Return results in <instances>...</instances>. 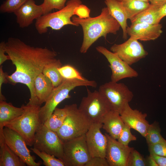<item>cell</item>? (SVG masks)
<instances>
[{
  "mask_svg": "<svg viewBox=\"0 0 166 166\" xmlns=\"http://www.w3.org/2000/svg\"><path fill=\"white\" fill-rule=\"evenodd\" d=\"M6 53L9 56L16 70L6 75L9 83H20L29 89L30 97L28 104L39 105L34 88L36 77L42 72L44 66L56 60L57 53L46 48L28 45L17 38H9L6 42Z\"/></svg>",
  "mask_w": 166,
  "mask_h": 166,
  "instance_id": "obj_1",
  "label": "cell"
},
{
  "mask_svg": "<svg viewBox=\"0 0 166 166\" xmlns=\"http://www.w3.org/2000/svg\"><path fill=\"white\" fill-rule=\"evenodd\" d=\"M72 20L82 28L83 38L80 51L83 53H86L100 38L103 37L106 39L108 34H116L121 27L109 14L107 7L102 8L100 14L96 17L81 18L73 16Z\"/></svg>",
  "mask_w": 166,
  "mask_h": 166,
  "instance_id": "obj_2",
  "label": "cell"
},
{
  "mask_svg": "<svg viewBox=\"0 0 166 166\" xmlns=\"http://www.w3.org/2000/svg\"><path fill=\"white\" fill-rule=\"evenodd\" d=\"M23 113L14 120L5 123L4 127L16 132L25 140L27 145H33L36 132L41 124L39 119L41 106L38 105L23 104Z\"/></svg>",
  "mask_w": 166,
  "mask_h": 166,
  "instance_id": "obj_3",
  "label": "cell"
},
{
  "mask_svg": "<svg viewBox=\"0 0 166 166\" xmlns=\"http://www.w3.org/2000/svg\"><path fill=\"white\" fill-rule=\"evenodd\" d=\"M97 85L96 81L93 80L64 79L60 85L54 87L44 105L40 107L39 115L41 124H44L59 103L70 97L69 93L72 90L78 86L96 87Z\"/></svg>",
  "mask_w": 166,
  "mask_h": 166,
  "instance_id": "obj_4",
  "label": "cell"
},
{
  "mask_svg": "<svg viewBox=\"0 0 166 166\" xmlns=\"http://www.w3.org/2000/svg\"><path fill=\"white\" fill-rule=\"evenodd\" d=\"M81 4V0H69L62 9L55 12L42 15L36 20L35 26L37 31L42 34L46 33L48 28L59 30L66 25L79 26L73 22L71 19L74 15L75 8Z\"/></svg>",
  "mask_w": 166,
  "mask_h": 166,
  "instance_id": "obj_5",
  "label": "cell"
},
{
  "mask_svg": "<svg viewBox=\"0 0 166 166\" xmlns=\"http://www.w3.org/2000/svg\"><path fill=\"white\" fill-rule=\"evenodd\" d=\"M64 108L66 116L62 126L57 132L63 142L85 134L92 124L76 104L66 105Z\"/></svg>",
  "mask_w": 166,
  "mask_h": 166,
  "instance_id": "obj_6",
  "label": "cell"
},
{
  "mask_svg": "<svg viewBox=\"0 0 166 166\" xmlns=\"http://www.w3.org/2000/svg\"><path fill=\"white\" fill-rule=\"evenodd\" d=\"M87 96L82 98L78 108L92 123H102L105 115L111 110L109 104L98 90L92 92L87 88Z\"/></svg>",
  "mask_w": 166,
  "mask_h": 166,
  "instance_id": "obj_7",
  "label": "cell"
},
{
  "mask_svg": "<svg viewBox=\"0 0 166 166\" xmlns=\"http://www.w3.org/2000/svg\"><path fill=\"white\" fill-rule=\"evenodd\" d=\"M98 91L108 101L111 110L120 114L134 96L124 83L112 81L100 85Z\"/></svg>",
  "mask_w": 166,
  "mask_h": 166,
  "instance_id": "obj_8",
  "label": "cell"
},
{
  "mask_svg": "<svg viewBox=\"0 0 166 166\" xmlns=\"http://www.w3.org/2000/svg\"><path fill=\"white\" fill-rule=\"evenodd\" d=\"M63 142L62 161L65 166H84L91 158L87 147L85 134Z\"/></svg>",
  "mask_w": 166,
  "mask_h": 166,
  "instance_id": "obj_9",
  "label": "cell"
},
{
  "mask_svg": "<svg viewBox=\"0 0 166 166\" xmlns=\"http://www.w3.org/2000/svg\"><path fill=\"white\" fill-rule=\"evenodd\" d=\"M63 144V141L56 132L41 124L35 134L33 146L34 148L53 155L62 161Z\"/></svg>",
  "mask_w": 166,
  "mask_h": 166,
  "instance_id": "obj_10",
  "label": "cell"
},
{
  "mask_svg": "<svg viewBox=\"0 0 166 166\" xmlns=\"http://www.w3.org/2000/svg\"><path fill=\"white\" fill-rule=\"evenodd\" d=\"M2 132L5 143L28 166H39L42 163L35 161V157L31 155L24 139L14 130L4 127Z\"/></svg>",
  "mask_w": 166,
  "mask_h": 166,
  "instance_id": "obj_11",
  "label": "cell"
},
{
  "mask_svg": "<svg viewBox=\"0 0 166 166\" xmlns=\"http://www.w3.org/2000/svg\"><path fill=\"white\" fill-rule=\"evenodd\" d=\"M97 51L103 54L109 63L112 71L111 81L118 82L122 79L136 77L138 72L121 59L115 53L101 46L96 48Z\"/></svg>",
  "mask_w": 166,
  "mask_h": 166,
  "instance_id": "obj_12",
  "label": "cell"
},
{
  "mask_svg": "<svg viewBox=\"0 0 166 166\" xmlns=\"http://www.w3.org/2000/svg\"><path fill=\"white\" fill-rule=\"evenodd\" d=\"M110 50L130 65L145 57L148 54L138 40L130 37L122 43L114 44L110 47Z\"/></svg>",
  "mask_w": 166,
  "mask_h": 166,
  "instance_id": "obj_13",
  "label": "cell"
},
{
  "mask_svg": "<svg viewBox=\"0 0 166 166\" xmlns=\"http://www.w3.org/2000/svg\"><path fill=\"white\" fill-rule=\"evenodd\" d=\"M101 123H92L85 134L87 147L91 157L105 158L107 144L106 135L102 134Z\"/></svg>",
  "mask_w": 166,
  "mask_h": 166,
  "instance_id": "obj_14",
  "label": "cell"
},
{
  "mask_svg": "<svg viewBox=\"0 0 166 166\" xmlns=\"http://www.w3.org/2000/svg\"><path fill=\"white\" fill-rule=\"evenodd\" d=\"M105 134L107 139L105 158L109 166H128L129 155L134 148L124 145L109 134Z\"/></svg>",
  "mask_w": 166,
  "mask_h": 166,
  "instance_id": "obj_15",
  "label": "cell"
},
{
  "mask_svg": "<svg viewBox=\"0 0 166 166\" xmlns=\"http://www.w3.org/2000/svg\"><path fill=\"white\" fill-rule=\"evenodd\" d=\"M124 124L138 132L145 138L149 125L146 118L147 115L137 109H132L129 103L120 113Z\"/></svg>",
  "mask_w": 166,
  "mask_h": 166,
  "instance_id": "obj_16",
  "label": "cell"
},
{
  "mask_svg": "<svg viewBox=\"0 0 166 166\" xmlns=\"http://www.w3.org/2000/svg\"><path fill=\"white\" fill-rule=\"evenodd\" d=\"M162 26L160 23L151 24L145 23L132 24L127 28V33L130 37L143 41L155 40L163 32Z\"/></svg>",
  "mask_w": 166,
  "mask_h": 166,
  "instance_id": "obj_17",
  "label": "cell"
},
{
  "mask_svg": "<svg viewBox=\"0 0 166 166\" xmlns=\"http://www.w3.org/2000/svg\"><path fill=\"white\" fill-rule=\"evenodd\" d=\"M16 22L22 28L27 27L33 21L43 14L41 4L37 5L34 0H28L14 13Z\"/></svg>",
  "mask_w": 166,
  "mask_h": 166,
  "instance_id": "obj_18",
  "label": "cell"
},
{
  "mask_svg": "<svg viewBox=\"0 0 166 166\" xmlns=\"http://www.w3.org/2000/svg\"><path fill=\"white\" fill-rule=\"evenodd\" d=\"M102 123V128L110 136L117 140L124 124L120 114L111 110L105 115Z\"/></svg>",
  "mask_w": 166,
  "mask_h": 166,
  "instance_id": "obj_19",
  "label": "cell"
},
{
  "mask_svg": "<svg viewBox=\"0 0 166 166\" xmlns=\"http://www.w3.org/2000/svg\"><path fill=\"white\" fill-rule=\"evenodd\" d=\"M34 85L36 96L41 106L47 100L54 87L51 80L42 73L35 78Z\"/></svg>",
  "mask_w": 166,
  "mask_h": 166,
  "instance_id": "obj_20",
  "label": "cell"
},
{
  "mask_svg": "<svg viewBox=\"0 0 166 166\" xmlns=\"http://www.w3.org/2000/svg\"><path fill=\"white\" fill-rule=\"evenodd\" d=\"M25 162L5 143L0 133V166H26Z\"/></svg>",
  "mask_w": 166,
  "mask_h": 166,
  "instance_id": "obj_21",
  "label": "cell"
},
{
  "mask_svg": "<svg viewBox=\"0 0 166 166\" xmlns=\"http://www.w3.org/2000/svg\"><path fill=\"white\" fill-rule=\"evenodd\" d=\"M108 11L112 16L119 23L122 30L123 38L126 40L128 34L127 14L123 7L117 0H105Z\"/></svg>",
  "mask_w": 166,
  "mask_h": 166,
  "instance_id": "obj_22",
  "label": "cell"
},
{
  "mask_svg": "<svg viewBox=\"0 0 166 166\" xmlns=\"http://www.w3.org/2000/svg\"><path fill=\"white\" fill-rule=\"evenodd\" d=\"M24 111L23 105L18 108L14 106L11 103L0 101V131L2 130L5 123L20 116Z\"/></svg>",
  "mask_w": 166,
  "mask_h": 166,
  "instance_id": "obj_23",
  "label": "cell"
},
{
  "mask_svg": "<svg viewBox=\"0 0 166 166\" xmlns=\"http://www.w3.org/2000/svg\"><path fill=\"white\" fill-rule=\"evenodd\" d=\"M161 6L150 4L147 8L138 13L130 20L132 24L145 23L151 24L159 23V9Z\"/></svg>",
  "mask_w": 166,
  "mask_h": 166,
  "instance_id": "obj_24",
  "label": "cell"
},
{
  "mask_svg": "<svg viewBox=\"0 0 166 166\" xmlns=\"http://www.w3.org/2000/svg\"><path fill=\"white\" fill-rule=\"evenodd\" d=\"M124 8L128 19L134 16L148 7L149 2L139 0H117Z\"/></svg>",
  "mask_w": 166,
  "mask_h": 166,
  "instance_id": "obj_25",
  "label": "cell"
},
{
  "mask_svg": "<svg viewBox=\"0 0 166 166\" xmlns=\"http://www.w3.org/2000/svg\"><path fill=\"white\" fill-rule=\"evenodd\" d=\"M62 66L61 61L56 59L46 64L43 69L42 73L51 80L54 87L60 85L64 80L58 70Z\"/></svg>",
  "mask_w": 166,
  "mask_h": 166,
  "instance_id": "obj_26",
  "label": "cell"
},
{
  "mask_svg": "<svg viewBox=\"0 0 166 166\" xmlns=\"http://www.w3.org/2000/svg\"><path fill=\"white\" fill-rule=\"evenodd\" d=\"M66 116V111L63 108L56 107L44 124L50 130L57 132L62 126Z\"/></svg>",
  "mask_w": 166,
  "mask_h": 166,
  "instance_id": "obj_27",
  "label": "cell"
},
{
  "mask_svg": "<svg viewBox=\"0 0 166 166\" xmlns=\"http://www.w3.org/2000/svg\"><path fill=\"white\" fill-rule=\"evenodd\" d=\"M161 131L160 125L158 122L155 121L149 124L145 138L148 146L156 144L165 140L161 134Z\"/></svg>",
  "mask_w": 166,
  "mask_h": 166,
  "instance_id": "obj_28",
  "label": "cell"
},
{
  "mask_svg": "<svg viewBox=\"0 0 166 166\" xmlns=\"http://www.w3.org/2000/svg\"><path fill=\"white\" fill-rule=\"evenodd\" d=\"M30 150L39 156L43 161V164L45 166H65L63 162L53 155L40 151L35 148Z\"/></svg>",
  "mask_w": 166,
  "mask_h": 166,
  "instance_id": "obj_29",
  "label": "cell"
},
{
  "mask_svg": "<svg viewBox=\"0 0 166 166\" xmlns=\"http://www.w3.org/2000/svg\"><path fill=\"white\" fill-rule=\"evenodd\" d=\"M59 71L64 79L87 80L74 67L70 65H66L58 68Z\"/></svg>",
  "mask_w": 166,
  "mask_h": 166,
  "instance_id": "obj_30",
  "label": "cell"
},
{
  "mask_svg": "<svg viewBox=\"0 0 166 166\" xmlns=\"http://www.w3.org/2000/svg\"><path fill=\"white\" fill-rule=\"evenodd\" d=\"M28 0H6L0 6V11L3 13H14Z\"/></svg>",
  "mask_w": 166,
  "mask_h": 166,
  "instance_id": "obj_31",
  "label": "cell"
},
{
  "mask_svg": "<svg viewBox=\"0 0 166 166\" xmlns=\"http://www.w3.org/2000/svg\"><path fill=\"white\" fill-rule=\"evenodd\" d=\"M67 0H44L41 4L43 14L49 13L53 10H60L65 6Z\"/></svg>",
  "mask_w": 166,
  "mask_h": 166,
  "instance_id": "obj_32",
  "label": "cell"
},
{
  "mask_svg": "<svg viewBox=\"0 0 166 166\" xmlns=\"http://www.w3.org/2000/svg\"><path fill=\"white\" fill-rule=\"evenodd\" d=\"M146 159L134 148L131 152L128 158V166H146Z\"/></svg>",
  "mask_w": 166,
  "mask_h": 166,
  "instance_id": "obj_33",
  "label": "cell"
},
{
  "mask_svg": "<svg viewBox=\"0 0 166 166\" xmlns=\"http://www.w3.org/2000/svg\"><path fill=\"white\" fill-rule=\"evenodd\" d=\"M131 128L124 124L123 128L118 138L117 141L121 144L128 146L131 141L137 140L136 137L133 135L130 130Z\"/></svg>",
  "mask_w": 166,
  "mask_h": 166,
  "instance_id": "obj_34",
  "label": "cell"
},
{
  "mask_svg": "<svg viewBox=\"0 0 166 166\" xmlns=\"http://www.w3.org/2000/svg\"><path fill=\"white\" fill-rule=\"evenodd\" d=\"M149 153L166 157V140L156 144L148 146Z\"/></svg>",
  "mask_w": 166,
  "mask_h": 166,
  "instance_id": "obj_35",
  "label": "cell"
},
{
  "mask_svg": "<svg viewBox=\"0 0 166 166\" xmlns=\"http://www.w3.org/2000/svg\"><path fill=\"white\" fill-rule=\"evenodd\" d=\"M84 166H109L105 158L99 156L91 157Z\"/></svg>",
  "mask_w": 166,
  "mask_h": 166,
  "instance_id": "obj_36",
  "label": "cell"
},
{
  "mask_svg": "<svg viewBox=\"0 0 166 166\" xmlns=\"http://www.w3.org/2000/svg\"><path fill=\"white\" fill-rule=\"evenodd\" d=\"M90 10L86 5L82 4L76 7L74 10V14L80 18H85L90 17Z\"/></svg>",
  "mask_w": 166,
  "mask_h": 166,
  "instance_id": "obj_37",
  "label": "cell"
},
{
  "mask_svg": "<svg viewBox=\"0 0 166 166\" xmlns=\"http://www.w3.org/2000/svg\"><path fill=\"white\" fill-rule=\"evenodd\" d=\"M7 73H5L3 70L2 66L0 65V101H6V99L4 96L2 94V87L3 83H8L6 75Z\"/></svg>",
  "mask_w": 166,
  "mask_h": 166,
  "instance_id": "obj_38",
  "label": "cell"
},
{
  "mask_svg": "<svg viewBox=\"0 0 166 166\" xmlns=\"http://www.w3.org/2000/svg\"><path fill=\"white\" fill-rule=\"evenodd\" d=\"M6 42H2L0 43V65L6 61L10 60V57L7 55H6Z\"/></svg>",
  "mask_w": 166,
  "mask_h": 166,
  "instance_id": "obj_39",
  "label": "cell"
},
{
  "mask_svg": "<svg viewBox=\"0 0 166 166\" xmlns=\"http://www.w3.org/2000/svg\"><path fill=\"white\" fill-rule=\"evenodd\" d=\"M150 154L155 159L158 166H166V157Z\"/></svg>",
  "mask_w": 166,
  "mask_h": 166,
  "instance_id": "obj_40",
  "label": "cell"
},
{
  "mask_svg": "<svg viewBox=\"0 0 166 166\" xmlns=\"http://www.w3.org/2000/svg\"><path fill=\"white\" fill-rule=\"evenodd\" d=\"M147 166H158L156 161L150 154L146 158Z\"/></svg>",
  "mask_w": 166,
  "mask_h": 166,
  "instance_id": "obj_41",
  "label": "cell"
},
{
  "mask_svg": "<svg viewBox=\"0 0 166 166\" xmlns=\"http://www.w3.org/2000/svg\"><path fill=\"white\" fill-rule=\"evenodd\" d=\"M159 12L160 18L161 20L164 17L166 16V3L160 7Z\"/></svg>",
  "mask_w": 166,
  "mask_h": 166,
  "instance_id": "obj_42",
  "label": "cell"
},
{
  "mask_svg": "<svg viewBox=\"0 0 166 166\" xmlns=\"http://www.w3.org/2000/svg\"><path fill=\"white\" fill-rule=\"evenodd\" d=\"M150 4L161 6L166 3V0H148Z\"/></svg>",
  "mask_w": 166,
  "mask_h": 166,
  "instance_id": "obj_43",
  "label": "cell"
},
{
  "mask_svg": "<svg viewBox=\"0 0 166 166\" xmlns=\"http://www.w3.org/2000/svg\"><path fill=\"white\" fill-rule=\"evenodd\" d=\"M139 0L141 1H142L145 2H149L148 0Z\"/></svg>",
  "mask_w": 166,
  "mask_h": 166,
  "instance_id": "obj_44",
  "label": "cell"
}]
</instances>
